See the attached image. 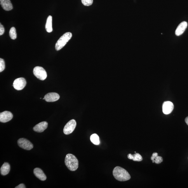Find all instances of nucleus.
Here are the masks:
<instances>
[{
	"instance_id": "1",
	"label": "nucleus",
	"mask_w": 188,
	"mask_h": 188,
	"mask_svg": "<svg viewBox=\"0 0 188 188\" xmlns=\"http://www.w3.org/2000/svg\"><path fill=\"white\" fill-rule=\"evenodd\" d=\"M112 174L115 179L119 181H126L131 178L128 171L121 167H116L113 170Z\"/></svg>"
},
{
	"instance_id": "2",
	"label": "nucleus",
	"mask_w": 188,
	"mask_h": 188,
	"mask_svg": "<svg viewBox=\"0 0 188 188\" xmlns=\"http://www.w3.org/2000/svg\"><path fill=\"white\" fill-rule=\"evenodd\" d=\"M65 164L69 170L76 171L79 167V161L76 157L71 154H67L65 159Z\"/></svg>"
},
{
	"instance_id": "3",
	"label": "nucleus",
	"mask_w": 188,
	"mask_h": 188,
	"mask_svg": "<svg viewBox=\"0 0 188 188\" xmlns=\"http://www.w3.org/2000/svg\"><path fill=\"white\" fill-rule=\"evenodd\" d=\"M72 34L70 32H67L63 34L56 42L55 48L56 51H59L64 47L69 40L72 38Z\"/></svg>"
},
{
	"instance_id": "4",
	"label": "nucleus",
	"mask_w": 188,
	"mask_h": 188,
	"mask_svg": "<svg viewBox=\"0 0 188 188\" xmlns=\"http://www.w3.org/2000/svg\"><path fill=\"white\" fill-rule=\"evenodd\" d=\"M33 73L38 79L42 81L44 80L47 77V72L45 70L41 67H35L33 69Z\"/></svg>"
},
{
	"instance_id": "5",
	"label": "nucleus",
	"mask_w": 188,
	"mask_h": 188,
	"mask_svg": "<svg viewBox=\"0 0 188 188\" xmlns=\"http://www.w3.org/2000/svg\"><path fill=\"white\" fill-rule=\"evenodd\" d=\"M76 126V122L74 119L70 121L65 126L63 129V133L66 135L72 133Z\"/></svg>"
},
{
	"instance_id": "6",
	"label": "nucleus",
	"mask_w": 188,
	"mask_h": 188,
	"mask_svg": "<svg viewBox=\"0 0 188 188\" xmlns=\"http://www.w3.org/2000/svg\"><path fill=\"white\" fill-rule=\"evenodd\" d=\"M18 146L22 149L30 150L33 148V145L29 140L24 138H20L18 141Z\"/></svg>"
},
{
	"instance_id": "7",
	"label": "nucleus",
	"mask_w": 188,
	"mask_h": 188,
	"mask_svg": "<svg viewBox=\"0 0 188 188\" xmlns=\"http://www.w3.org/2000/svg\"><path fill=\"white\" fill-rule=\"evenodd\" d=\"M25 79L23 77H20L15 80L13 82V86L17 90H21L25 87L26 85Z\"/></svg>"
},
{
	"instance_id": "8",
	"label": "nucleus",
	"mask_w": 188,
	"mask_h": 188,
	"mask_svg": "<svg viewBox=\"0 0 188 188\" xmlns=\"http://www.w3.org/2000/svg\"><path fill=\"white\" fill-rule=\"evenodd\" d=\"M13 115L10 112L5 111L0 113V121L2 123H6L11 120Z\"/></svg>"
},
{
	"instance_id": "9",
	"label": "nucleus",
	"mask_w": 188,
	"mask_h": 188,
	"mask_svg": "<svg viewBox=\"0 0 188 188\" xmlns=\"http://www.w3.org/2000/svg\"><path fill=\"white\" fill-rule=\"evenodd\" d=\"M60 96L57 93L55 92L49 93L44 96L43 99L48 102H53L59 99Z\"/></svg>"
},
{
	"instance_id": "10",
	"label": "nucleus",
	"mask_w": 188,
	"mask_h": 188,
	"mask_svg": "<svg viewBox=\"0 0 188 188\" xmlns=\"http://www.w3.org/2000/svg\"><path fill=\"white\" fill-rule=\"evenodd\" d=\"M174 105L173 102L167 101L164 102L163 106V113L167 115L170 114L173 109Z\"/></svg>"
},
{
	"instance_id": "11",
	"label": "nucleus",
	"mask_w": 188,
	"mask_h": 188,
	"mask_svg": "<svg viewBox=\"0 0 188 188\" xmlns=\"http://www.w3.org/2000/svg\"><path fill=\"white\" fill-rule=\"evenodd\" d=\"M48 126V123L46 122H42L35 126L33 128V130L37 133H42L47 129Z\"/></svg>"
},
{
	"instance_id": "12",
	"label": "nucleus",
	"mask_w": 188,
	"mask_h": 188,
	"mask_svg": "<svg viewBox=\"0 0 188 188\" xmlns=\"http://www.w3.org/2000/svg\"><path fill=\"white\" fill-rule=\"evenodd\" d=\"M187 26V23L186 22H183L181 23L178 26L175 31L176 36H179L182 35L185 32Z\"/></svg>"
},
{
	"instance_id": "13",
	"label": "nucleus",
	"mask_w": 188,
	"mask_h": 188,
	"mask_svg": "<svg viewBox=\"0 0 188 188\" xmlns=\"http://www.w3.org/2000/svg\"><path fill=\"white\" fill-rule=\"evenodd\" d=\"M0 4L2 8L5 11H11L13 8L12 4L10 0H0Z\"/></svg>"
},
{
	"instance_id": "14",
	"label": "nucleus",
	"mask_w": 188,
	"mask_h": 188,
	"mask_svg": "<svg viewBox=\"0 0 188 188\" xmlns=\"http://www.w3.org/2000/svg\"><path fill=\"white\" fill-rule=\"evenodd\" d=\"M34 173L35 175L39 180L42 181H45L46 180V176L41 169L35 168L34 170Z\"/></svg>"
},
{
	"instance_id": "15",
	"label": "nucleus",
	"mask_w": 188,
	"mask_h": 188,
	"mask_svg": "<svg viewBox=\"0 0 188 188\" xmlns=\"http://www.w3.org/2000/svg\"><path fill=\"white\" fill-rule=\"evenodd\" d=\"M10 170V166L8 163H4L1 168V173L2 175L5 176L8 174Z\"/></svg>"
},
{
	"instance_id": "16",
	"label": "nucleus",
	"mask_w": 188,
	"mask_h": 188,
	"mask_svg": "<svg viewBox=\"0 0 188 188\" xmlns=\"http://www.w3.org/2000/svg\"><path fill=\"white\" fill-rule=\"evenodd\" d=\"M52 20V16L49 15L47 19L45 25V29L47 32H51L53 31Z\"/></svg>"
},
{
	"instance_id": "17",
	"label": "nucleus",
	"mask_w": 188,
	"mask_h": 188,
	"mask_svg": "<svg viewBox=\"0 0 188 188\" xmlns=\"http://www.w3.org/2000/svg\"><path fill=\"white\" fill-rule=\"evenodd\" d=\"M128 158L129 159H133V161L140 162L143 160V157L139 153H136L134 154H129L128 155Z\"/></svg>"
},
{
	"instance_id": "18",
	"label": "nucleus",
	"mask_w": 188,
	"mask_h": 188,
	"mask_svg": "<svg viewBox=\"0 0 188 188\" xmlns=\"http://www.w3.org/2000/svg\"><path fill=\"white\" fill-rule=\"evenodd\" d=\"M90 140L93 144L95 145H98L100 144L99 138L97 134H93L91 136Z\"/></svg>"
},
{
	"instance_id": "19",
	"label": "nucleus",
	"mask_w": 188,
	"mask_h": 188,
	"mask_svg": "<svg viewBox=\"0 0 188 188\" xmlns=\"http://www.w3.org/2000/svg\"><path fill=\"white\" fill-rule=\"evenodd\" d=\"M9 35L11 38L13 40H15L17 37L16 30L15 27H12L11 28L9 32Z\"/></svg>"
},
{
	"instance_id": "20",
	"label": "nucleus",
	"mask_w": 188,
	"mask_h": 188,
	"mask_svg": "<svg viewBox=\"0 0 188 188\" xmlns=\"http://www.w3.org/2000/svg\"><path fill=\"white\" fill-rule=\"evenodd\" d=\"M163 161V157L161 156H157L154 159V160L152 161L153 163H155L157 164L160 163Z\"/></svg>"
},
{
	"instance_id": "21",
	"label": "nucleus",
	"mask_w": 188,
	"mask_h": 188,
	"mask_svg": "<svg viewBox=\"0 0 188 188\" xmlns=\"http://www.w3.org/2000/svg\"><path fill=\"white\" fill-rule=\"evenodd\" d=\"M82 3L86 6H90L93 3V0H81Z\"/></svg>"
},
{
	"instance_id": "22",
	"label": "nucleus",
	"mask_w": 188,
	"mask_h": 188,
	"mask_svg": "<svg viewBox=\"0 0 188 188\" xmlns=\"http://www.w3.org/2000/svg\"><path fill=\"white\" fill-rule=\"evenodd\" d=\"M5 69V63L3 59H0V72H3Z\"/></svg>"
},
{
	"instance_id": "23",
	"label": "nucleus",
	"mask_w": 188,
	"mask_h": 188,
	"mask_svg": "<svg viewBox=\"0 0 188 188\" xmlns=\"http://www.w3.org/2000/svg\"><path fill=\"white\" fill-rule=\"evenodd\" d=\"M5 29L4 28L3 25H2L1 23L0 24V35H3L4 33Z\"/></svg>"
},
{
	"instance_id": "24",
	"label": "nucleus",
	"mask_w": 188,
	"mask_h": 188,
	"mask_svg": "<svg viewBox=\"0 0 188 188\" xmlns=\"http://www.w3.org/2000/svg\"><path fill=\"white\" fill-rule=\"evenodd\" d=\"M157 156H158V154L157 153H154L152 155V156L151 157V159L152 161L154 160V159Z\"/></svg>"
},
{
	"instance_id": "25",
	"label": "nucleus",
	"mask_w": 188,
	"mask_h": 188,
	"mask_svg": "<svg viewBox=\"0 0 188 188\" xmlns=\"http://www.w3.org/2000/svg\"><path fill=\"white\" fill-rule=\"evenodd\" d=\"M15 188H26L25 185L23 184H21L19 185L18 186H16Z\"/></svg>"
},
{
	"instance_id": "26",
	"label": "nucleus",
	"mask_w": 188,
	"mask_h": 188,
	"mask_svg": "<svg viewBox=\"0 0 188 188\" xmlns=\"http://www.w3.org/2000/svg\"><path fill=\"white\" fill-rule=\"evenodd\" d=\"M185 122L188 126V116L186 117L185 119Z\"/></svg>"
},
{
	"instance_id": "27",
	"label": "nucleus",
	"mask_w": 188,
	"mask_h": 188,
	"mask_svg": "<svg viewBox=\"0 0 188 188\" xmlns=\"http://www.w3.org/2000/svg\"><path fill=\"white\" fill-rule=\"evenodd\" d=\"M135 153H136V152H135Z\"/></svg>"
}]
</instances>
